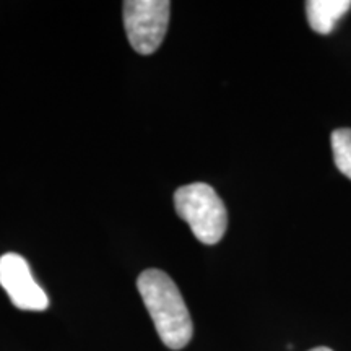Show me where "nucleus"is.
<instances>
[{
	"instance_id": "f257e3e1",
	"label": "nucleus",
	"mask_w": 351,
	"mask_h": 351,
	"mask_svg": "<svg viewBox=\"0 0 351 351\" xmlns=\"http://www.w3.org/2000/svg\"><path fill=\"white\" fill-rule=\"evenodd\" d=\"M137 288L161 341L171 350H182L192 340L194 326L171 276L156 269L145 270L138 276Z\"/></svg>"
},
{
	"instance_id": "7ed1b4c3",
	"label": "nucleus",
	"mask_w": 351,
	"mask_h": 351,
	"mask_svg": "<svg viewBox=\"0 0 351 351\" xmlns=\"http://www.w3.org/2000/svg\"><path fill=\"white\" fill-rule=\"evenodd\" d=\"M171 2L168 0H127L124 26L130 46L142 56H150L161 46L168 32Z\"/></svg>"
},
{
	"instance_id": "f03ea898",
	"label": "nucleus",
	"mask_w": 351,
	"mask_h": 351,
	"mask_svg": "<svg viewBox=\"0 0 351 351\" xmlns=\"http://www.w3.org/2000/svg\"><path fill=\"white\" fill-rule=\"evenodd\" d=\"M174 207L200 243L213 245L225 236L226 207L208 184L195 182L179 187L174 194Z\"/></svg>"
},
{
	"instance_id": "423d86ee",
	"label": "nucleus",
	"mask_w": 351,
	"mask_h": 351,
	"mask_svg": "<svg viewBox=\"0 0 351 351\" xmlns=\"http://www.w3.org/2000/svg\"><path fill=\"white\" fill-rule=\"evenodd\" d=\"M332 152L335 166L351 179V129H337L332 134Z\"/></svg>"
},
{
	"instance_id": "39448f33",
	"label": "nucleus",
	"mask_w": 351,
	"mask_h": 351,
	"mask_svg": "<svg viewBox=\"0 0 351 351\" xmlns=\"http://www.w3.org/2000/svg\"><path fill=\"white\" fill-rule=\"evenodd\" d=\"M351 10V0H309L306 13L309 26L319 34H330Z\"/></svg>"
},
{
	"instance_id": "0eeeda50",
	"label": "nucleus",
	"mask_w": 351,
	"mask_h": 351,
	"mask_svg": "<svg viewBox=\"0 0 351 351\" xmlns=\"http://www.w3.org/2000/svg\"><path fill=\"white\" fill-rule=\"evenodd\" d=\"M311 351H333V350L327 348V346H317V348H313Z\"/></svg>"
},
{
	"instance_id": "20e7f679",
	"label": "nucleus",
	"mask_w": 351,
	"mask_h": 351,
	"mask_svg": "<svg viewBox=\"0 0 351 351\" xmlns=\"http://www.w3.org/2000/svg\"><path fill=\"white\" fill-rule=\"evenodd\" d=\"M0 287L21 311L41 313L49 306L46 291L33 278L28 262L20 254L8 252L0 257Z\"/></svg>"
}]
</instances>
